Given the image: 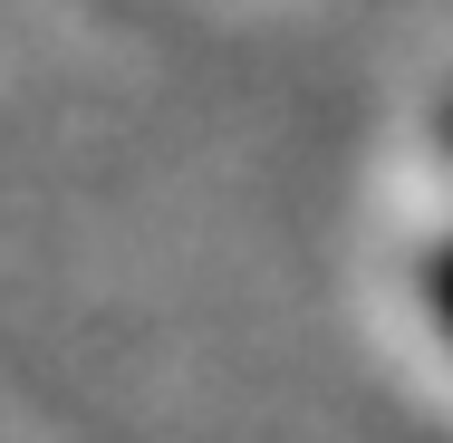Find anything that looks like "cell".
<instances>
[{
  "label": "cell",
  "mask_w": 453,
  "mask_h": 443,
  "mask_svg": "<svg viewBox=\"0 0 453 443\" xmlns=\"http://www.w3.org/2000/svg\"><path fill=\"white\" fill-rule=\"evenodd\" d=\"M434 145H444V164H453V88H444V106H434Z\"/></svg>",
  "instance_id": "obj_2"
},
{
  "label": "cell",
  "mask_w": 453,
  "mask_h": 443,
  "mask_svg": "<svg viewBox=\"0 0 453 443\" xmlns=\"http://www.w3.org/2000/svg\"><path fill=\"white\" fill-rule=\"evenodd\" d=\"M415 299H425V318H434V338L453 348V222L425 241V261H415Z\"/></svg>",
  "instance_id": "obj_1"
}]
</instances>
